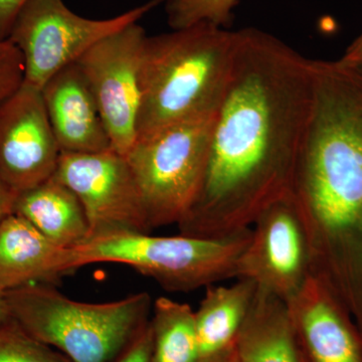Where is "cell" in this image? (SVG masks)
Wrapping results in <instances>:
<instances>
[{
    "label": "cell",
    "instance_id": "1",
    "mask_svg": "<svg viewBox=\"0 0 362 362\" xmlns=\"http://www.w3.org/2000/svg\"><path fill=\"white\" fill-rule=\"evenodd\" d=\"M311 93L312 59L264 30H235L206 175L181 233L221 238L247 230L292 192Z\"/></svg>",
    "mask_w": 362,
    "mask_h": 362
},
{
    "label": "cell",
    "instance_id": "2",
    "mask_svg": "<svg viewBox=\"0 0 362 362\" xmlns=\"http://www.w3.org/2000/svg\"><path fill=\"white\" fill-rule=\"evenodd\" d=\"M291 194L312 271L339 273L342 252L362 239V69L312 59L310 109Z\"/></svg>",
    "mask_w": 362,
    "mask_h": 362
},
{
    "label": "cell",
    "instance_id": "3",
    "mask_svg": "<svg viewBox=\"0 0 362 362\" xmlns=\"http://www.w3.org/2000/svg\"><path fill=\"white\" fill-rule=\"evenodd\" d=\"M235 32L199 23L145 40L137 139L218 113L230 84Z\"/></svg>",
    "mask_w": 362,
    "mask_h": 362
},
{
    "label": "cell",
    "instance_id": "4",
    "mask_svg": "<svg viewBox=\"0 0 362 362\" xmlns=\"http://www.w3.org/2000/svg\"><path fill=\"white\" fill-rule=\"evenodd\" d=\"M11 318L71 362H112L148 322L152 300L138 293L106 303L75 301L49 284L6 293Z\"/></svg>",
    "mask_w": 362,
    "mask_h": 362
},
{
    "label": "cell",
    "instance_id": "5",
    "mask_svg": "<svg viewBox=\"0 0 362 362\" xmlns=\"http://www.w3.org/2000/svg\"><path fill=\"white\" fill-rule=\"evenodd\" d=\"M251 235V228L221 238L105 233L73 247L74 265L77 270L97 263L122 264L154 279L168 291H194L237 279L240 257Z\"/></svg>",
    "mask_w": 362,
    "mask_h": 362
},
{
    "label": "cell",
    "instance_id": "6",
    "mask_svg": "<svg viewBox=\"0 0 362 362\" xmlns=\"http://www.w3.org/2000/svg\"><path fill=\"white\" fill-rule=\"evenodd\" d=\"M216 116L139 137L126 154L151 230L180 226L194 207L206 175Z\"/></svg>",
    "mask_w": 362,
    "mask_h": 362
},
{
    "label": "cell",
    "instance_id": "7",
    "mask_svg": "<svg viewBox=\"0 0 362 362\" xmlns=\"http://www.w3.org/2000/svg\"><path fill=\"white\" fill-rule=\"evenodd\" d=\"M165 0H150L106 20L83 18L64 0H26L14 21L8 39L20 51L25 84L42 89L66 66L76 63L98 42L138 23Z\"/></svg>",
    "mask_w": 362,
    "mask_h": 362
},
{
    "label": "cell",
    "instance_id": "8",
    "mask_svg": "<svg viewBox=\"0 0 362 362\" xmlns=\"http://www.w3.org/2000/svg\"><path fill=\"white\" fill-rule=\"evenodd\" d=\"M146 37L139 23H131L98 42L76 62L96 100L112 149L123 156L137 140Z\"/></svg>",
    "mask_w": 362,
    "mask_h": 362
},
{
    "label": "cell",
    "instance_id": "9",
    "mask_svg": "<svg viewBox=\"0 0 362 362\" xmlns=\"http://www.w3.org/2000/svg\"><path fill=\"white\" fill-rule=\"evenodd\" d=\"M52 177L77 195L89 223V239L105 233L151 230L127 159L114 150L62 152Z\"/></svg>",
    "mask_w": 362,
    "mask_h": 362
},
{
    "label": "cell",
    "instance_id": "10",
    "mask_svg": "<svg viewBox=\"0 0 362 362\" xmlns=\"http://www.w3.org/2000/svg\"><path fill=\"white\" fill-rule=\"evenodd\" d=\"M251 230L237 279L254 281L287 303L312 275L310 247L291 192L267 206Z\"/></svg>",
    "mask_w": 362,
    "mask_h": 362
},
{
    "label": "cell",
    "instance_id": "11",
    "mask_svg": "<svg viewBox=\"0 0 362 362\" xmlns=\"http://www.w3.org/2000/svg\"><path fill=\"white\" fill-rule=\"evenodd\" d=\"M62 151L42 92L25 82L0 103V180L16 195L54 176Z\"/></svg>",
    "mask_w": 362,
    "mask_h": 362
},
{
    "label": "cell",
    "instance_id": "12",
    "mask_svg": "<svg viewBox=\"0 0 362 362\" xmlns=\"http://www.w3.org/2000/svg\"><path fill=\"white\" fill-rule=\"evenodd\" d=\"M286 305L307 362H362L356 335L320 279L311 275Z\"/></svg>",
    "mask_w": 362,
    "mask_h": 362
},
{
    "label": "cell",
    "instance_id": "13",
    "mask_svg": "<svg viewBox=\"0 0 362 362\" xmlns=\"http://www.w3.org/2000/svg\"><path fill=\"white\" fill-rule=\"evenodd\" d=\"M40 92L62 152L98 153L112 149L96 100L76 63L52 76Z\"/></svg>",
    "mask_w": 362,
    "mask_h": 362
},
{
    "label": "cell",
    "instance_id": "14",
    "mask_svg": "<svg viewBox=\"0 0 362 362\" xmlns=\"http://www.w3.org/2000/svg\"><path fill=\"white\" fill-rule=\"evenodd\" d=\"M75 270L73 247L54 244L18 214L0 223V289L52 285Z\"/></svg>",
    "mask_w": 362,
    "mask_h": 362
},
{
    "label": "cell",
    "instance_id": "15",
    "mask_svg": "<svg viewBox=\"0 0 362 362\" xmlns=\"http://www.w3.org/2000/svg\"><path fill=\"white\" fill-rule=\"evenodd\" d=\"M235 350L239 362H303L287 305L259 287Z\"/></svg>",
    "mask_w": 362,
    "mask_h": 362
},
{
    "label": "cell",
    "instance_id": "16",
    "mask_svg": "<svg viewBox=\"0 0 362 362\" xmlns=\"http://www.w3.org/2000/svg\"><path fill=\"white\" fill-rule=\"evenodd\" d=\"M13 214L59 246L77 247L89 239L84 207L70 188L54 177L16 195Z\"/></svg>",
    "mask_w": 362,
    "mask_h": 362
},
{
    "label": "cell",
    "instance_id": "17",
    "mask_svg": "<svg viewBox=\"0 0 362 362\" xmlns=\"http://www.w3.org/2000/svg\"><path fill=\"white\" fill-rule=\"evenodd\" d=\"M257 291L258 285L249 279H237L230 286H207L195 311L201 358L232 349Z\"/></svg>",
    "mask_w": 362,
    "mask_h": 362
},
{
    "label": "cell",
    "instance_id": "18",
    "mask_svg": "<svg viewBox=\"0 0 362 362\" xmlns=\"http://www.w3.org/2000/svg\"><path fill=\"white\" fill-rule=\"evenodd\" d=\"M152 362H197L201 359L195 311L166 297L152 305Z\"/></svg>",
    "mask_w": 362,
    "mask_h": 362
},
{
    "label": "cell",
    "instance_id": "19",
    "mask_svg": "<svg viewBox=\"0 0 362 362\" xmlns=\"http://www.w3.org/2000/svg\"><path fill=\"white\" fill-rule=\"evenodd\" d=\"M165 13L171 30L209 23L230 28L238 0H165Z\"/></svg>",
    "mask_w": 362,
    "mask_h": 362
},
{
    "label": "cell",
    "instance_id": "20",
    "mask_svg": "<svg viewBox=\"0 0 362 362\" xmlns=\"http://www.w3.org/2000/svg\"><path fill=\"white\" fill-rule=\"evenodd\" d=\"M0 362H71L26 332L13 318L0 324Z\"/></svg>",
    "mask_w": 362,
    "mask_h": 362
},
{
    "label": "cell",
    "instance_id": "21",
    "mask_svg": "<svg viewBox=\"0 0 362 362\" xmlns=\"http://www.w3.org/2000/svg\"><path fill=\"white\" fill-rule=\"evenodd\" d=\"M25 81L23 57L9 40H0V103Z\"/></svg>",
    "mask_w": 362,
    "mask_h": 362
},
{
    "label": "cell",
    "instance_id": "22",
    "mask_svg": "<svg viewBox=\"0 0 362 362\" xmlns=\"http://www.w3.org/2000/svg\"><path fill=\"white\" fill-rule=\"evenodd\" d=\"M153 333L150 321L140 328L114 362H152Z\"/></svg>",
    "mask_w": 362,
    "mask_h": 362
},
{
    "label": "cell",
    "instance_id": "23",
    "mask_svg": "<svg viewBox=\"0 0 362 362\" xmlns=\"http://www.w3.org/2000/svg\"><path fill=\"white\" fill-rule=\"evenodd\" d=\"M26 0H0V40L8 39L18 11Z\"/></svg>",
    "mask_w": 362,
    "mask_h": 362
},
{
    "label": "cell",
    "instance_id": "24",
    "mask_svg": "<svg viewBox=\"0 0 362 362\" xmlns=\"http://www.w3.org/2000/svg\"><path fill=\"white\" fill-rule=\"evenodd\" d=\"M16 194L11 192L0 180V223L9 214H13Z\"/></svg>",
    "mask_w": 362,
    "mask_h": 362
},
{
    "label": "cell",
    "instance_id": "25",
    "mask_svg": "<svg viewBox=\"0 0 362 362\" xmlns=\"http://www.w3.org/2000/svg\"><path fill=\"white\" fill-rule=\"evenodd\" d=\"M340 59L350 66L362 69V33L347 47L344 56Z\"/></svg>",
    "mask_w": 362,
    "mask_h": 362
},
{
    "label": "cell",
    "instance_id": "26",
    "mask_svg": "<svg viewBox=\"0 0 362 362\" xmlns=\"http://www.w3.org/2000/svg\"><path fill=\"white\" fill-rule=\"evenodd\" d=\"M6 291L0 289V324L11 320V316L9 313L8 305H7Z\"/></svg>",
    "mask_w": 362,
    "mask_h": 362
},
{
    "label": "cell",
    "instance_id": "27",
    "mask_svg": "<svg viewBox=\"0 0 362 362\" xmlns=\"http://www.w3.org/2000/svg\"><path fill=\"white\" fill-rule=\"evenodd\" d=\"M235 346V345H233ZM233 346L232 349L226 350V351L221 352V354H214V356L202 357L197 362H226L228 357L230 356V352L233 349Z\"/></svg>",
    "mask_w": 362,
    "mask_h": 362
},
{
    "label": "cell",
    "instance_id": "28",
    "mask_svg": "<svg viewBox=\"0 0 362 362\" xmlns=\"http://www.w3.org/2000/svg\"><path fill=\"white\" fill-rule=\"evenodd\" d=\"M226 362H239L237 354H235V346H233V349L232 350V352H230V356L228 357Z\"/></svg>",
    "mask_w": 362,
    "mask_h": 362
},
{
    "label": "cell",
    "instance_id": "29",
    "mask_svg": "<svg viewBox=\"0 0 362 362\" xmlns=\"http://www.w3.org/2000/svg\"><path fill=\"white\" fill-rule=\"evenodd\" d=\"M302 352V351H301ZM302 356H303V354H302ZM303 362H307L306 358H305V356H303Z\"/></svg>",
    "mask_w": 362,
    "mask_h": 362
}]
</instances>
